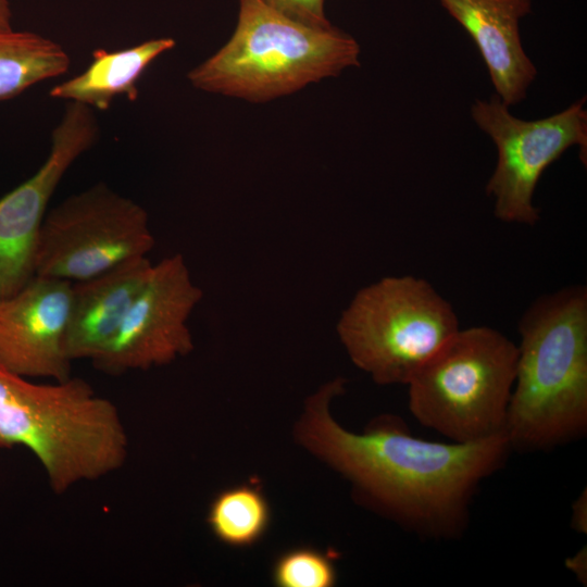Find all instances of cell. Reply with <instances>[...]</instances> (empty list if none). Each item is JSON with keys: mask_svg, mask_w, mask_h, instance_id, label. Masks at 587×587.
<instances>
[{"mask_svg": "<svg viewBox=\"0 0 587 587\" xmlns=\"http://www.w3.org/2000/svg\"><path fill=\"white\" fill-rule=\"evenodd\" d=\"M345 379L324 384L305 403L297 437L345 476L370 507L416 535L453 539L466 528L470 505L484 480L503 466L511 447L499 434L474 442L415 437L396 416L352 433L330 414Z\"/></svg>", "mask_w": 587, "mask_h": 587, "instance_id": "6da1fadb", "label": "cell"}, {"mask_svg": "<svg viewBox=\"0 0 587 587\" xmlns=\"http://www.w3.org/2000/svg\"><path fill=\"white\" fill-rule=\"evenodd\" d=\"M520 344L505 435L511 450L547 451L587 432V289L572 285L535 300Z\"/></svg>", "mask_w": 587, "mask_h": 587, "instance_id": "7a4b0ae2", "label": "cell"}, {"mask_svg": "<svg viewBox=\"0 0 587 587\" xmlns=\"http://www.w3.org/2000/svg\"><path fill=\"white\" fill-rule=\"evenodd\" d=\"M23 446L55 495L118 471L129 453L117 407L83 378L38 384L0 366V449Z\"/></svg>", "mask_w": 587, "mask_h": 587, "instance_id": "3957f363", "label": "cell"}, {"mask_svg": "<svg viewBox=\"0 0 587 587\" xmlns=\"http://www.w3.org/2000/svg\"><path fill=\"white\" fill-rule=\"evenodd\" d=\"M361 49L330 25L294 21L261 0H239L228 41L187 75L205 92L264 102L360 65Z\"/></svg>", "mask_w": 587, "mask_h": 587, "instance_id": "277c9868", "label": "cell"}, {"mask_svg": "<svg viewBox=\"0 0 587 587\" xmlns=\"http://www.w3.org/2000/svg\"><path fill=\"white\" fill-rule=\"evenodd\" d=\"M517 347L488 326L459 329L411 377L409 409L453 442L505 434Z\"/></svg>", "mask_w": 587, "mask_h": 587, "instance_id": "5b68a950", "label": "cell"}, {"mask_svg": "<svg viewBox=\"0 0 587 587\" xmlns=\"http://www.w3.org/2000/svg\"><path fill=\"white\" fill-rule=\"evenodd\" d=\"M459 329L449 301L412 275L387 276L363 287L337 323L353 364L379 385H407Z\"/></svg>", "mask_w": 587, "mask_h": 587, "instance_id": "8992f818", "label": "cell"}, {"mask_svg": "<svg viewBox=\"0 0 587 587\" xmlns=\"http://www.w3.org/2000/svg\"><path fill=\"white\" fill-rule=\"evenodd\" d=\"M143 207L104 183L72 195L46 213L35 275L80 282L154 247Z\"/></svg>", "mask_w": 587, "mask_h": 587, "instance_id": "52a82bcc", "label": "cell"}, {"mask_svg": "<svg viewBox=\"0 0 587 587\" xmlns=\"http://www.w3.org/2000/svg\"><path fill=\"white\" fill-rule=\"evenodd\" d=\"M586 98L548 117L526 121L512 115L497 96L477 99L471 107L476 125L497 148V163L486 184L495 216L507 223L535 225L540 211L533 202L546 168L567 149L577 146L587 161Z\"/></svg>", "mask_w": 587, "mask_h": 587, "instance_id": "ba28073f", "label": "cell"}, {"mask_svg": "<svg viewBox=\"0 0 587 587\" xmlns=\"http://www.w3.org/2000/svg\"><path fill=\"white\" fill-rule=\"evenodd\" d=\"M202 298L180 253L152 265L117 333L93 366L121 375L168 364L193 349L188 319Z\"/></svg>", "mask_w": 587, "mask_h": 587, "instance_id": "9c48e42d", "label": "cell"}, {"mask_svg": "<svg viewBox=\"0 0 587 587\" xmlns=\"http://www.w3.org/2000/svg\"><path fill=\"white\" fill-rule=\"evenodd\" d=\"M99 136L91 108L68 101L51 133L49 155L27 180L0 198V299L34 276V258L48 203L71 165Z\"/></svg>", "mask_w": 587, "mask_h": 587, "instance_id": "30bf717a", "label": "cell"}, {"mask_svg": "<svg viewBox=\"0 0 587 587\" xmlns=\"http://www.w3.org/2000/svg\"><path fill=\"white\" fill-rule=\"evenodd\" d=\"M72 282L35 275L0 299V366L24 377H71L65 330Z\"/></svg>", "mask_w": 587, "mask_h": 587, "instance_id": "8fae6325", "label": "cell"}, {"mask_svg": "<svg viewBox=\"0 0 587 587\" xmlns=\"http://www.w3.org/2000/svg\"><path fill=\"white\" fill-rule=\"evenodd\" d=\"M470 35L488 70L496 96L511 107L526 98L537 70L526 54L520 22L533 0H438Z\"/></svg>", "mask_w": 587, "mask_h": 587, "instance_id": "7c38bea8", "label": "cell"}, {"mask_svg": "<svg viewBox=\"0 0 587 587\" xmlns=\"http://www.w3.org/2000/svg\"><path fill=\"white\" fill-rule=\"evenodd\" d=\"M152 265L147 257L133 258L89 279L72 282L65 330V352L71 361H92L103 352L147 283Z\"/></svg>", "mask_w": 587, "mask_h": 587, "instance_id": "4fadbf2b", "label": "cell"}, {"mask_svg": "<svg viewBox=\"0 0 587 587\" xmlns=\"http://www.w3.org/2000/svg\"><path fill=\"white\" fill-rule=\"evenodd\" d=\"M176 45L173 38H154L139 45L108 51L98 48L80 74L53 86L49 96L105 111L117 96L138 98V82L150 64Z\"/></svg>", "mask_w": 587, "mask_h": 587, "instance_id": "5bb4252c", "label": "cell"}, {"mask_svg": "<svg viewBox=\"0 0 587 587\" xmlns=\"http://www.w3.org/2000/svg\"><path fill=\"white\" fill-rule=\"evenodd\" d=\"M67 52L58 42L33 32L0 30V101L66 73Z\"/></svg>", "mask_w": 587, "mask_h": 587, "instance_id": "9a60e30c", "label": "cell"}, {"mask_svg": "<svg viewBox=\"0 0 587 587\" xmlns=\"http://www.w3.org/2000/svg\"><path fill=\"white\" fill-rule=\"evenodd\" d=\"M271 520L264 495L251 485L220 492L211 502L208 524L214 536L233 547H248L266 532Z\"/></svg>", "mask_w": 587, "mask_h": 587, "instance_id": "2e32d148", "label": "cell"}, {"mask_svg": "<svg viewBox=\"0 0 587 587\" xmlns=\"http://www.w3.org/2000/svg\"><path fill=\"white\" fill-rule=\"evenodd\" d=\"M272 575L279 587H330L336 583L332 560L312 548H297L282 554Z\"/></svg>", "mask_w": 587, "mask_h": 587, "instance_id": "e0dca14e", "label": "cell"}, {"mask_svg": "<svg viewBox=\"0 0 587 587\" xmlns=\"http://www.w3.org/2000/svg\"><path fill=\"white\" fill-rule=\"evenodd\" d=\"M270 8L299 23L328 27L332 24L324 11L325 0H261Z\"/></svg>", "mask_w": 587, "mask_h": 587, "instance_id": "ac0fdd59", "label": "cell"}, {"mask_svg": "<svg viewBox=\"0 0 587 587\" xmlns=\"http://www.w3.org/2000/svg\"><path fill=\"white\" fill-rule=\"evenodd\" d=\"M571 524L575 532L586 534L587 532V495L586 489L572 505Z\"/></svg>", "mask_w": 587, "mask_h": 587, "instance_id": "d6986e66", "label": "cell"}, {"mask_svg": "<svg viewBox=\"0 0 587 587\" xmlns=\"http://www.w3.org/2000/svg\"><path fill=\"white\" fill-rule=\"evenodd\" d=\"M565 566L572 571L580 583L587 582V549L586 547L577 551L565 561Z\"/></svg>", "mask_w": 587, "mask_h": 587, "instance_id": "ffe728a7", "label": "cell"}, {"mask_svg": "<svg viewBox=\"0 0 587 587\" xmlns=\"http://www.w3.org/2000/svg\"><path fill=\"white\" fill-rule=\"evenodd\" d=\"M12 11L9 0H0V30L12 28Z\"/></svg>", "mask_w": 587, "mask_h": 587, "instance_id": "44dd1931", "label": "cell"}]
</instances>
